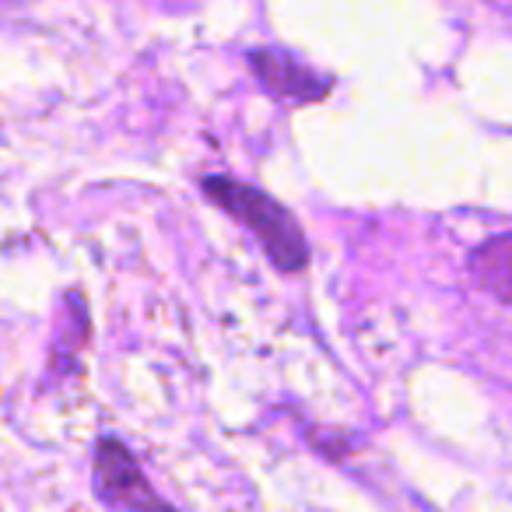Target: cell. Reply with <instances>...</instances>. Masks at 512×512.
<instances>
[{"label":"cell","mask_w":512,"mask_h":512,"mask_svg":"<svg viewBox=\"0 0 512 512\" xmlns=\"http://www.w3.org/2000/svg\"><path fill=\"white\" fill-rule=\"evenodd\" d=\"M491 4H495V8L502 11V15H505V18H509V22H512V0H491Z\"/></svg>","instance_id":"obj_5"},{"label":"cell","mask_w":512,"mask_h":512,"mask_svg":"<svg viewBox=\"0 0 512 512\" xmlns=\"http://www.w3.org/2000/svg\"><path fill=\"white\" fill-rule=\"evenodd\" d=\"M200 190H204L207 200H214L221 211L232 214L239 225H246L260 239L264 253L271 256V264L281 274L306 271L309 242L302 235L299 218L281 200H274L271 193L256 190V186L232 176H204L200 179Z\"/></svg>","instance_id":"obj_1"},{"label":"cell","mask_w":512,"mask_h":512,"mask_svg":"<svg viewBox=\"0 0 512 512\" xmlns=\"http://www.w3.org/2000/svg\"><path fill=\"white\" fill-rule=\"evenodd\" d=\"M253 64L256 78L264 81L278 99H288V102H316L330 92V81L320 78L313 67L299 64L292 53L285 50H256L249 57Z\"/></svg>","instance_id":"obj_3"},{"label":"cell","mask_w":512,"mask_h":512,"mask_svg":"<svg viewBox=\"0 0 512 512\" xmlns=\"http://www.w3.org/2000/svg\"><path fill=\"white\" fill-rule=\"evenodd\" d=\"M95 491L102 502L123 512H172L169 502L151 488L134 453L113 435H102L95 446Z\"/></svg>","instance_id":"obj_2"},{"label":"cell","mask_w":512,"mask_h":512,"mask_svg":"<svg viewBox=\"0 0 512 512\" xmlns=\"http://www.w3.org/2000/svg\"><path fill=\"white\" fill-rule=\"evenodd\" d=\"M470 281L502 306H512V232L491 235L467 256Z\"/></svg>","instance_id":"obj_4"}]
</instances>
